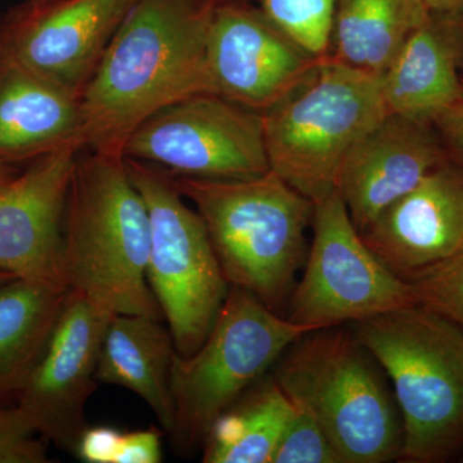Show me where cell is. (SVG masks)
I'll return each instance as SVG.
<instances>
[{"label":"cell","instance_id":"obj_30","mask_svg":"<svg viewBox=\"0 0 463 463\" xmlns=\"http://www.w3.org/2000/svg\"><path fill=\"white\" fill-rule=\"evenodd\" d=\"M426 7L430 9V11H435V9H450L461 7L463 5V0H423Z\"/></svg>","mask_w":463,"mask_h":463},{"label":"cell","instance_id":"obj_9","mask_svg":"<svg viewBox=\"0 0 463 463\" xmlns=\"http://www.w3.org/2000/svg\"><path fill=\"white\" fill-rule=\"evenodd\" d=\"M312 230L303 277L289 297L288 321L319 330L419 304L412 283L368 248L336 192L316 203Z\"/></svg>","mask_w":463,"mask_h":463},{"label":"cell","instance_id":"obj_14","mask_svg":"<svg viewBox=\"0 0 463 463\" xmlns=\"http://www.w3.org/2000/svg\"><path fill=\"white\" fill-rule=\"evenodd\" d=\"M76 143L35 158L0 188V269L23 281L69 291L63 265V222Z\"/></svg>","mask_w":463,"mask_h":463},{"label":"cell","instance_id":"obj_12","mask_svg":"<svg viewBox=\"0 0 463 463\" xmlns=\"http://www.w3.org/2000/svg\"><path fill=\"white\" fill-rule=\"evenodd\" d=\"M111 310L69 289L41 361L16 404L38 435L75 453L87 430L85 405L96 389L97 364Z\"/></svg>","mask_w":463,"mask_h":463},{"label":"cell","instance_id":"obj_4","mask_svg":"<svg viewBox=\"0 0 463 463\" xmlns=\"http://www.w3.org/2000/svg\"><path fill=\"white\" fill-rule=\"evenodd\" d=\"M289 399L319 422L343 463L399 459L403 422L379 362L340 326L301 335L273 365Z\"/></svg>","mask_w":463,"mask_h":463},{"label":"cell","instance_id":"obj_29","mask_svg":"<svg viewBox=\"0 0 463 463\" xmlns=\"http://www.w3.org/2000/svg\"><path fill=\"white\" fill-rule=\"evenodd\" d=\"M20 174L14 166V163H11V161L0 160V188L5 187V184H8L12 179L16 178V176Z\"/></svg>","mask_w":463,"mask_h":463},{"label":"cell","instance_id":"obj_18","mask_svg":"<svg viewBox=\"0 0 463 463\" xmlns=\"http://www.w3.org/2000/svg\"><path fill=\"white\" fill-rule=\"evenodd\" d=\"M71 143L83 148L80 94L0 57V160H35Z\"/></svg>","mask_w":463,"mask_h":463},{"label":"cell","instance_id":"obj_16","mask_svg":"<svg viewBox=\"0 0 463 463\" xmlns=\"http://www.w3.org/2000/svg\"><path fill=\"white\" fill-rule=\"evenodd\" d=\"M405 279L463 248V163L450 156L361 233Z\"/></svg>","mask_w":463,"mask_h":463},{"label":"cell","instance_id":"obj_25","mask_svg":"<svg viewBox=\"0 0 463 463\" xmlns=\"http://www.w3.org/2000/svg\"><path fill=\"white\" fill-rule=\"evenodd\" d=\"M417 300L463 331V248L452 257L405 279Z\"/></svg>","mask_w":463,"mask_h":463},{"label":"cell","instance_id":"obj_31","mask_svg":"<svg viewBox=\"0 0 463 463\" xmlns=\"http://www.w3.org/2000/svg\"><path fill=\"white\" fill-rule=\"evenodd\" d=\"M12 279H16V277H14V274L5 272V270L0 269V286L12 281Z\"/></svg>","mask_w":463,"mask_h":463},{"label":"cell","instance_id":"obj_17","mask_svg":"<svg viewBox=\"0 0 463 463\" xmlns=\"http://www.w3.org/2000/svg\"><path fill=\"white\" fill-rule=\"evenodd\" d=\"M463 5L430 11L381 76L389 112L434 124L463 100Z\"/></svg>","mask_w":463,"mask_h":463},{"label":"cell","instance_id":"obj_5","mask_svg":"<svg viewBox=\"0 0 463 463\" xmlns=\"http://www.w3.org/2000/svg\"><path fill=\"white\" fill-rule=\"evenodd\" d=\"M394 388L405 462L446 461L463 446V331L416 304L354 323Z\"/></svg>","mask_w":463,"mask_h":463},{"label":"cell","instance_id":"obj_27","mask_svg":"<svg viewBox=\"0 0 463 463\" xmlns=\"http://www.w3.org/2000/svg\"><path fill=\"white\" fill-rule=\"evenodd\" d=\"M18 405L0 407V463H48L44 439Z\"/></svg>","mask_w":463,"mask_h":463},{"label":"cell","instance_id":"obj_13","mask_svg":"<svg viewBox=\"0 0 463 463\" xmlns=\"http://www.w3.org/2000/svg\"><path fill=\"white\" fill-rule=\"evenodd\" d=\"M138 0H27L0 24V57L81 94Z\"/></svg>","mask_w":463,"mask_h":463},{"label":"cell","instance_id":"obj_26","mask_svg":"<svg viewBox=\"0 0 463 463\" xmlns=\"http://www.w3.org/2000/svg\"><path fill=\"white\" fill-rule=\"evenodd\" d=\"M292 403L294 413L274 450L272 463H343L313 413L297 402Z\"/></svg>","mask_w":463,"mask_h":463},{"label":"cell","instance_id":"obj_32","mask_svg":"<svg viewBox=\"0 0 463 463\" xmlns=\"http://www.w3.org/2000/svg\"><path fill=\"white\" fill-rule=\"evenodd\" d=\"M216 5H219V3H228V2H250V0H214Z\"/></svg>","mask_w":463,"mask_h":463},{"label":"cell","instance_id":"obj_19","mask_svg":"<svg viewBox=\"0 0 463 463\" xmlns=\"http://www.w3.org/2000/svg\"><path fill=\"white\" fill-rule=\"evenodd\" d=\"M175 353L172 334L158 318L114 315L100 346L97 381L138 395L156 414L164 430L172 432L170 373Z\"/></svg>","mask_w":463,"mask_h":463},{"label":"cell","instance_id":"obj_3","mask_svg":"<svg viewBox=\"0 0 463 463\" xmlns=\"http://www.w3.org/2000/svg\"><path fill=\"white\" fill-rule=\"evenodd\" d=\"M166 173L196 206L228 285L281 312L306 264V232L312 227L316 203L272 170L236 181Z\"/></svg>","mask_w":463,"mask_h":463},{"label":"cell","instance_id":"obj_7","mask_svg":"<svg viewBox=\"0 0 463 463\" xmlns=\"http://www.w3.org/2000/svg\"><path fill=\"white\" fill-rule=\"evenodd\" d=\"M309 331L231 286L203 345L188 356L174 354L170 435L175 448L187 452L203 443L215 420Z\"/></svg>","mask_w":463,"mask_h":463},{"label":"cell","instance_id":"obj_1","mask_svg":"<svg viewBox=\"0 0 463 463\" xmlns=\"http://www.w3.org/2000/svg\"><path fill=\"white\" fill-rule=\"evenodd\" d=\"M214 0H138L80 94L84 149L123 155L160 109L213 93L207 36Z\"/></svg>","mask_w":463,"mask_h":463},{"label":"cell","instance_id":"obj_28","mask_svg":"<svg viewBox=\"0 0 463 463\" xmlns=\"http://www.w3.org/2000/svg\"><path fill=\"white\" fill-rule=\"evenodd\" d=\"M434 127L446 143L450 156L463 163V100L441 112L435 118Z\"/></svg>","mask_w":463,"mask_h":463},{"label":"cell","instance_id":"obj_15","mask_svg":"<svg viewBox=\"0 0 463 463\" xmlns=\"http://www.w3.org/2000/svg\"><path fill=\"white\" fill-rule=\"evenodd\" d=\"M448 158L449 151L434 124L388 112L344 158L335 192L364 233Z\"/></svg>","mask_w":463,"mask_h":463},{"label":"cell","instance_id":"obj_10","mask_svg":"<svg viewBox=\"0 0 463 463\" xmlns=\"http://www.w3.org/2000/svg\"><path fill=\"white\" fill-rule=\"evenodd\" d=\"M124 156L194 178L236 181L270 172L263 114L213 93L179 100L143 121Z\"/></svg>","mask_w":463,"mask_h":463},{"label":"cell","instance_id":"obj_22","mask_svg":"<svg viewBox=\"0 0 463 463\" xmlns=\"http://www.w3.org/2000/svg\"><path fill=\"white\" fill-rule=\"evenodd\" d=\"M292 413L291 399L273 374H265L213 423L203 441V462L272 463Z\"/></svg>","mask_w":463,"mask_h":463},{"label":"cell","instance_id":"obj_20","mask_svg":"<svg viewBox=\"0 0 463 463\" xmlns=\"http://www.w3.org/2000/svg\"><path fill=\"white\" fill-rule=\"evenodd\" d=\"M429 14L423 0H337L328 57L381 78Z\"/></svg>","mask_w":463,"mask_h":463},{"label":"cell","instance_id":"obj_33","mask_svg":"<svg viewBox=\"0 0 463 463\" xmlns=\"http://www.w3.org/2000/svg\"><path fill=\"white\" fill-rule=\"evenodd\" d=\"M462 83H463V72H462Z\"/></svg>","mask_w":463,"mask_h":463},{"label":"cell","instance_id":"obj_24","mask_svg":"<svg viewBox=\"0 0 463 463\" xmlns=\"http://www.w3.org/2000/svg\"><path fill=\"white\" fill-rule=\"evenodd\" d=\"M161 437L163 432L155 426L134 431L88 426L75 455L87 463H160L163 461Z\"/></svg>","mask_w":463,"mask_h":463},{"label":"cell","instance_id":"obj_23","mask_svg":"<svg viewBox=\"0 0 463 463\" xmlns=\"http://www.w3.org/2000/svg\"><path fill=\"white\" fill-rule=\"evenodd\" d=\"M337 0H261L265 16L298 47L319 60L328 57Z\"/></svg>","mask_w":463,"mask_h":463},{"label":"cell","instance_id":"obj_2","mask_svg":"<svg viewBox=\"0 0 463 463\" xmlns=\"http://www.w3.org/2000/svg\"><path fill=\"white\" fill-rule=\"evenodd\" d=\"M76 158L63 222L67 288L115 315L160 318L148 285L151 225L123 155L84 149Z\"/></svg>","mask_w":463,"mask_h":463},{"label":"cell","instance_id":"obj_8","mask_svg":"<svg viewBox=\"0 0 463 463\" xmlns=\"http://www.w3.org/2000/svg\"><path fill=\"white\" fill-rule=\"evenodd\" d=\"M149 216L147 279L176 353L194 354L221 313L228 282L199 213L183 201L164 169L125 157Z\"/></svg>","mask_w":463,"mask_h":463},{"label":"cell","instance_id":"obj_11","mask_svg":"<svg viewBox=\"0 0 463 463\" xmlns=\"http://www.w3.org/2000/svg\"><path fill=\"white\" fill-rule=\"evenodd\" d=\"M321 62L250 2L215 5L207 36L213 94L264 114L303 87Z\"/></svg>","mask_w":463,"mask_h":463},{"label":"cell","instance_id":"obj_21","mask_svg":"<svg viewBox=\"0 0 463 463\" xmlns=\"http://www.w3.org/2000/svg\"><path fill=\"white\" fill-rule=\"evenodd\" d=\"M67 292L18 279L0 286V407L17 402L25 388Z\"/></svg>","mask_w":463,"mask_h":463},{"label":"cell","instance_id":"obj_6","mask_svg":"<svg viewBox=\"0 0 463 463\" xmlns=\"http://www.w3.org/2000/svg\"><path fill=\"white\" fill-rule=\"evenodd\" d=\"M389 109L381 78L327 57L295 93L263 114L270 170L318 203L344 158Z\"/></svg>","mask_w":463,"mask_h":463}]
</instances>
